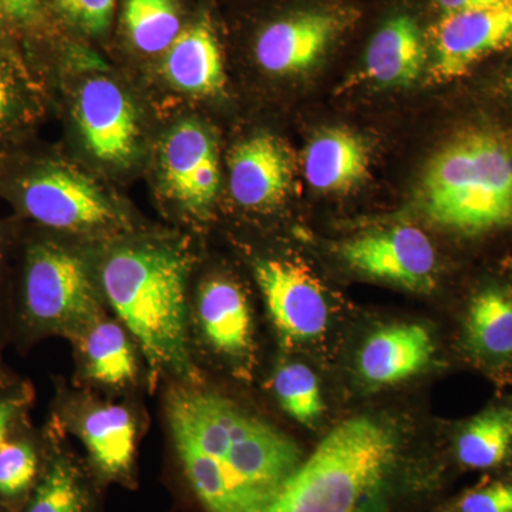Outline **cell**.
<instances>
[{
  "instance_id": "1",
  "label": "cell",
  "mask_w": 512,
  "mask_h": 512,
  "mask_svg": "<svg viewBox=\"0 0 512 512\" xmlns=\"http://www.w3.org/2000/svg\"><path fill=\"white\" fill-rule=\"evenodd\" d=\"M402 448L392 421L350 417L303 458L265 512H389Z\"/></svg>"
},
{
  "instance_id": "2",
  "label": "cell",
  "mask_w": 512,
  "mask_h": 512,
  "mask_svg": "<svg viewBox=\"0 0 512 512\" xmlns=\"http://www.w3.org/2000/svg\"><path fill=\"white\" fill-rule=\"evenodd\" d=\"M431 224L464 237L512 229V138L470 127L430 158L416 191Z\"/></svg>"
},
{
  "instance_id": "3",
  "label": "cell",
  "mask_w": 512,
  "mask_h": 512,
  "mask_svg": "<svg viewBox=\"0 0 512 512\" xmlns=\"http://www.w3.org/2000/svg\"><path fill=\"white\" fill-rule=\"evenodd\" d=\"M184 259L160 248H124L101 272L110 305L156 370L191 376Z\"/></svg>"
},
{
  "instance_id": "4",
  "label": "cell",
  "mask_w": 512,
  "mask_h": 512,
  "mask_svg": "<svg viewBox=\"0 0 512 512\" xmlns=\"http://www.w3.org/2000/svg\"><path fill=\"white\" fill-rule=\"evenodd\" d=\"M303 461L298 444L242 412L220 464L237 512H265Z\"/></svg>"
},
{
  "instance_id": "5",
  "label": "cell",
  "mask_w": 512,
  "mask_h": 512,
  "mask_svg": "<svg viewBox=\"0 0 512 512\" xmlns=\"http://www.w3.org/2000/svg\"><path fill=\"white\" fill-rule=\"evenodd\" d=\"M353 23L355 12L345 6L312 5L286 10L256 29L252 39L255 62L276 76L308 72L328 55Z\"/></svg>"
},
{
  "instance_id": "6",
  "label": "cell",
  "mask_w": 512,
  "mask_h": 512,
  "mask_svg": "<svg viewBox=\"0 0 512 512\" xmlns=\"http://www.w3.org/2000/svg\"><path fill=\"white\" fill-rule=\"evenodd\" d=\"M25 301L30 318L46 328L83 332L99 313L83 262L53 245H39L30 251Z\"/></svg>"
},
{
  "instance_id": "7",
  "label": "cell",
  "mask_w": 512,
  "mask_h": 512,
  "mask_svg": "<svg viewBox=\"0 0 512 512\" xmlns=\"http://www.w3.org/2000/svg\"><path fill=\"white\" fill-rule=\"evenodd\" d=\"M338 252L356 272L407 291L429 293L436 286V249L413 225L366 232L342 242Z\"/></svg>"
},
{
  "instance_id": "8",
  "label": "cell",
  "mask_w": 512,
  "mask_h": 512,
  "mask_svg": "<svg viewBox=\"0 0 512 512\" xmlns=\"http://www.w3.org/2000/svg\"><path fill=\"white\" fill-rule=\"evenodd\" d=\"M255 278L266 308L286 345L320 338L328 329L329 305L318 279L293 262L262 259Z\"/></svg>"
},
{
  "instance_id": "9",
  "label": "cell",
  "mask_w": 512,
  "mask_h": 512,
  "mask_svg": "<svg viewBox=\"0 0 512 512\" xmlns=\"http://www.w3.org/2000/svg\"><path fill=\"white\" fill-rule=\"evenodd\" d=\"M430 39L431 76L436 82L458 79L485 57L512 46V0L440 16Z\"/></svg>"
},
{
  "instance_id": "10",
  "label": "cell",
  "mask_w": 512,
  "mask_h": 512,
  "mask_svg": "<svg viewBox=\"0 0 512 512\" xmlns=\"http://www.w3.org/2000/svg\"><path fill=\"white\" fill-rule=\"evenodd\" d=\"M23 204L35 220L57 229H87L109 224V201L82 175L49 170L33 175L23 187Z\"/></svg>"
},
{
  "instance_id": "11",
  "label": "cell",
  "mask_w": 512,
  "mask_h": 512,
  "mask_svg": "<svg viewBox=\"0 0 512 512\" xmlns=\"http://www.w3.org/2000/svg\"><path fill=\"white\" fill-rule=\"evenodd\" d=\"M76 116L86 146L101 161L124 163L137 146L136 111L116 83L97 77L84 83Z\"/></svg>"
},
{
  "instance_id": "12",
  "label": "cell",
  "mask_w": 512,
  "mask_h": 512,
  "mask_svg": "<svg viewBox=\"0 0 512 512\" xmlns=\"http://www.w3.org/2000/svg\"><path fill=\"white\" fill-rule=\"evenodd\" d=\"M163 170L168 190L185 207L202 211L214 201L220 164L211 137L197 123L180 124L165 138Z\"/></svg>"
},
{
  "instance_id": "13",
  "label": "cell",
  "mask_w": 512,
  "mask_h": 512,
  "mask_svg": "<svg viewBox=\"0 0 512 512\" xmlns=\"http://www.w3.org/2000/svg\"><path fill=\"white\" fill-rule=\"evenodd\" d=\"M468 359L493 373L512 370V285L490 282L473 293L461 323Z\"/></svg>"
},
{
  "instance_id": "14",
  "label": "cell",
  "mask_w": 512,
  "mask_h": 512,
  "mask_svg": "<svg viewBox=\"0 0 512 512\" xmlns=\"http://www.w3.org/2000/svg\"><path fill=\"white\" fill-rule=\"evenodd\" d=\"M291 181V160L275 137L264 134L248 138L229 156L232 197L249 210H268L281 204Z\"/></svg>"
},
{
  "instance_id": "15",
  "label": "cell",
  "mask_w": 512,
  "mask_h": 512,
  "mask_svg": "<svg viewBox=\"0 0 512 512\" xmlns=\"http://www.w3.org/2000/svg\"><path fill=\"white\" fill-rule=\"evenodd\" d=\"M163 70L168 82L181 92L214 96L224 89V57L210 12L202 10L188 20L164 53Z\"/></svg>"
},
{
  "instance_id": "16",
  "label": "cell",
  "mask_w": 512,
  "mask_h": 512,
  "mask_svg": "<svg viewBox=\"0 0 512 512\" xmlns=\"http://www.w3.org/2000/svg\"><path fill=\"white\" fill-rule=\"evenodd\" d=\"M433 353L429 329L420 323H396L365 340L357 357V372L367 386H394L420 373Z\"/></svg>"
},
{
  "instance_id": "17",
  "label": "cell",
  "mask_w": 512,
  "mask_h": 512,
  "mask_svg": "<svg viewBox=\"0 0 512 512\" xmlns=\"http://www.w3.org/2000/svg\"><path fill=\"white\" fill-rule=\"evenodd\" d=\"M429 59L426 33L412 13H394L384 19L367 46L366 77L389 87L412 86Z\"/></svg>"
},
{
  "instance_id": "18",
  "label": "cell",
  "mask_w": 512,
  "mask_h": 512,
  "mask_svg": "<svg viewBox=\"0 0 512 512\" xmlns=\"http://www.w3.org/2000/svg\"><path fill=\"white\" fill-rule=\"evenodd\" d=\"M369 147L349 128L332 127L312 138L303 154V173L316 191L346 192L369 173Z\"/></svg>"
},
{
  "instance_id": "19",
  "label": "cell",
  "mask_w": 512,
  "mask_h": 512,
  "mask_svg": "<svg viewBox=\"0 0 512 512\" xmlns=\"http://www.w3.org/2000/svg\"><path fill=\"white\" fill-rule=\"evenodd\" d=\"M454 458L474 471L503 470L512 464V396L491 403L461 424Z\"/></svg>"
},
{
  "instance_id": "20",
  "label": "cell",
  "mask_w": 512,
  "mask_h": 512,
  "mask_svg": "<svg viewBox=\"0 0 512 512\" xmlns=\"http://www.w3.org/2000/svg\"><path fill=\"white\" fill-rule=\"evenodd\" d=\"M198 319L212 348L228 356L247 352L252 339V318L247 298L227 279H211L198 296Z\"/></svg>"
},
{
  "instance_id": "21",
  "label": "cell",
  "mask_w": 512,
  "mask_h": 512,
  "mask_svg": "<svg viewBox=\"0 0 512 512\" xmlns=\"http://www.w3.org/2000/svg\"><path fill=\"white\" fill-rule=\"evenodd\" d=\"M136 436V421L123 406L97 407L83 419L84 444L97 467L109 476H117L130 468Z\"/></svg>"
},
{
  "instance_id": "22",
  "label": "cell",
  "mask_w": 512,
  "mask_h": 512,
  "mask_svg": "<svg viewBox=\"0 0 512 512\" xmlns=\"http://www.w3.org/2000/svg\"><path fill=\"white\" fill-rule=\"evenodd\" d=\"M187 23L180 0H123L124 35L143 55H164Z\"/></svg>"
},
{
  "instance_id": "23",
  "label": "cell",
  "mask_w": 512,
  "mask_h": 512,
  "mask_svg": "<svg viewBox=\"0 0 512 512\" xmlns=\"http://www.w3.org/2000/svg\"><path fill=\"white\" fill-rule=\"evenodd\" d=\"M86 375L107 386L134 382L137 362L126 332L117 323L97 318L82 332Z\"/></svg>"
},
{
  "instance_id": "24",
  "label": "cell",
  "mask_w": 512,
  "mask_h": 512,
  "mask_svg": "<svg viewBox=\"0 0 512 512\" xmlns=\"http://www.w3.org/2000/svg\"><path fill=\"white\" fill-rule=\"evenodd\" d=\"M274 392L282 410L305 426H312L325 413L318 377L303 363L279 367L274 376Z\"/></svg>"
},
{
  "instance_id": "25",
  "label": "cell",
  "mask_w": 512,
  "mask_h": 512,
  "mask_svg": "<svg viewBox=\"0 0 512 512\" xmlns=\"http://www.w3.org/2000/svg\"><path fill=\"white\" fill-rule=\"evenodd\" d=\"M26 512H86L82 484L67 461L53 463Z\"/></svg>"
},
{
  "instance_id": "26",
  "label": "cell",
  "mask_w": 512,
  "mask_h": 512,
  "mask_svg": "<svg viewBox=\"0 0 512 512\" xmlns=\"http://www.w3.org/2000/svg\"><path fill=\"white\" fill-rule=\"evenodd\" d=\"M60 18L90 37L106 35L113 22L117 0H50Z\"/></svg>"
},
{
  "instance_id": "27",
  "label": "cell",
  "mask_w": 512,
  "mask_h": 512,
  "mask_svg": "<svg viewBox=\"0 0 512 512\" xmlns=\"http://www.w3.org/2000/svg\"><path fill=\"white\" fill-rule=\"evenodd\" d=\"M36 473L37 457L29 444L22 441L3 444L0 448V494L15 497L25 493Z\"/></svg>"
},
{
  "instance_id": "28",
  "label": "cell",
  "mask_w": 512,
  "mask_h": 512,
  "mask_svg": "<svg viewBox=\"0 0 512 512\" xmlns=\"http://www.w3.org/2000/svg\"><path fill=\"white\" fill-rule=\"evenodd\" d=\"M441 512H512V478L477 484Z\"/></svg>"
},
{
  "instance_id": "29",
  "label": "cell",
  "mask_w": 512,
  "mask_h": 512,
  "mask_svg": "<svg viewBox=\"0 0 512 512\" xmlns=\"http://www.w3.org/2000/svg\"><path fill=\"white\" fill-rule=\"evenodd\" d=\"M43 0H0L3 12L19 23H30L39 15Z\"/></svg>"
},
{
  "instance_id": "30",
  "label": "cell",
  "mask_w": 512,
  "mask_h": 512,
  "mask_svg": "<svg viewBox=\"0 0 512 512\" xmlns=\"http://www.w3.org/2000/svg\"><path fill=\"white\" fill-rule=\"evenodd\" d=\"M431 2L440 10L441 16H444L451 15V13L464 12V10L504 5V3L511 2V0H431Z\"/></svg>"
},
{
  "instance_id": "31",
  "label": "cell",
  "mask_w": 512,
  "mask_h": 512,
  "mask_svg": "<svg viewBox=\"0 0 512 512\" xmlns=\"http://www.w3.org/2000/svg\"><path fill=\"white\" fill-rule=\"evenodd\" d=\"M13 414H15V406H13V403L0 402V448L5 444L6 433H8Z\"/></svg>"
},
{
  "instance_id": "32",
  "label": "cell",
  "mask_w": 512,
  "mask_h": 512,
  "mask_svg": "<svg viewBox=\"0 0 512 512\" xmlns=\"http://www.w3.org/2000/svg\"><path fill=\"white\" fill-rule=\"evenodd\" d=\"M9 106V93L8 87H6L5 82H3L2 77H0V119L5 116L6 109Z\"/></svg>"
},
{
  "instance_id": "33",
  "label": "cell",
  "mask_w": 512,
  "mask_h": 512,
  "mask_svg": "<svg viewBox=\"0 0 512 512\" xmlns=\"http://www.w3.org/2000/svg\"><path fill=\"white\" fill-rule=\"evenodd\" d=\"M3 16L5 15V12H3L2 5H0V20H2Z\"/></svg>"
},
{
  "instance_id": "34",
  "label": "cell",
  "mask_w": 512,
  "mask_h": 512,
  "mask_svg": "<svg viewBox=\"0 0 512 512\" xmlns=\"http://www.w3.org/2000/svg\"><path fill=\"white\" fill-rule=\"evenodd\" d=\"M511 90H512V76H511Z\"/></svg>"
}]
</instances>
